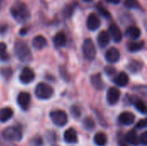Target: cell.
<instances>
[{"label": "cell", "mask_w": 147, "mask_h": 146, "mask_svg": "<svg viewBox=\"0 0 147 146\" xmlns=\"http://www.w3.org/2000/svg\"><path fill=\"white\" fill-rule=\"evenodd\" d=\"M10 13L13 18L18 22H25L30 18V12L28 6L21 2L16 1L10 8Z\"/></svg>", "instance_id": "6da1fadb"}, {"label": "cell", "mask_w": 147, "mask_h": 146, "mask_svg": "<svg viewBox=\"0 0 147 146\" xmlns=\"http://www.w3.org/2000/svg\"><path fill=\"white\" fill-rule=\"evenodd\" d=\"M16 56L22 62H29L32 60V52L28 44L23 40H16L14 45Z\"/></svg>", "instance_id": "7a4b0ae2"}, {"label": "cell", "mask_w": 147, "mask_h": 146, "mask_svg": "<svg viewBox=\"0 0 147 146\" xmlns=\"http://www.w3.org/2000/svg\"><path fill=\"white\" fill-rule=\"evenodd\" d=\"M53 95V89L49 84L40 83L35 88V96L40 100L50 99Z\"/></svg>", "instance_id": "3957f363"}, {"label": "cell", "mask_w": 147, "mask_h": 146, "mask_svg": "<svg viewBox=\"0 0 147 146\" xmlns=\"http://www.w3.org/2000/svg\"><path fill=\"white\" fill-rule=\"evenodd\" d=\"M2 136L7 141L17 142L22 139V133L19 128H17L16 126H9V127L5 128L2 132Z\"/></svg>", "instance_id": "277c9868"}, {"label": "cell", "mask_w": 147, "mask_h": 146, "mask_svg": "<svg viewBox=\"0 0 147 146\" xmlns=\"http://www.w3.org/2000/svg\"><path fill=\"white\" fill-rule=\"evenodd\" d=\"M82 50H83V54L84 57L89 60H94L96 55V46L93 43V41L90 39H86L84 40V43H83V46H82Z\"/></svg>", "instance_id": "5b68a950"}, {"label": "cell", "mask_w": 147, "mask_h": 146, "mask_svg": "<svg viewBox=\"0 0 147 146\" xmlns=\"http://www.w3.org/2000/svg\"><path fill=\"white\" fill-rule=\"evenodd\" d=\"M50 118L53 123L58 126H64L66 125L68 117L65 111L63 110H54L50 113Z\"/></svg>", "instance_id": "8992f818"}, {"label": "cell", "mask_w": 147, "mask_h": 146, "mask_svg": "<svg viewBox=\"0 0 147 146\" xmlns=\"http://www.w3.org/2000/svg\"><path fill=\"white\" fill-rule=\"evenodd\" d=\"M34 77H35V74H34V71L29 67L23 68L22 71H21V74L19 77L20 81L24 84H28V83L33 82Z\"/></svg>", "instance_id": "52a82bcc"}, {"label": "cell", "mask_w": 147, "mask_h": 146, "mask_svg": "<svg viewBox=\"0 0 147 146\" xmlns=\"http://www.w3.org/2000/svg\"><path fill=\"white\" fill-rule=\"evenodd\" d=\"M121 97V91L115 87H111L109 89L107 92V101L109 105H115Z\"/></svg>", "instance_id": "ba28073f"}, {"label": "cell", "mask_w": 147, "mask_h": 146, "mask_svg": "<svg viewBox=\"0 0 147 146\" xmlns=\"http://www.w3.org/2000/svg\"><path fill=\"white\" fill-rule=\"evenodd\" d=\"M86 24H87V28L90 30L95 31L98 29L99 27L101 26V20L96 13H90L87 18Z\"/></svg>", "instance_id": "9c48e42d"}, {"label": "cell", "mask_w": 147, "mask_h": 146, "mask_svg": "<svg viewBox=\"0 0 147 146\" xmlns=\"http://www.w3.org/2000/svg\"><path fill=\"white\" fill-rule=\"evenodd\" d=\"M109 34L110 35V38L113 39V40L116 43H119L122 40V33L119 26L115 23L110 24L109 28Z\"/></svg>", "instance_id": "30bf717a"}, {"label": "cell", "mask_w": 147, "mask_h": 146, "mask_svg": "<svg viewBox=\"0 0 147 146\" xmlns=\"http://www.w3.org/2000/svg\"><path fill=\"white\" fill-rule=\"evenodd\" d=\"M31 102V96L28 92H21L17 96V103L23 110H28Z\"/></svg>", "instance_id": "8fae6325"}, {"label": "cell", "mask_w": 147, "mask_h": 146, "mask_svg": "<svg viewBox=\"0 0 147 146\" xmlns=\"http://www.w3.org/2000/svg\"><path fill=\"white\" fill-rule=\"evenodd\" d=\"M135 115L131 112H123L118 117V121L123 126H131L134 123Z\"/></svg>", "instance_id": "7c38bea8"}, {"label": "cell", "mask_w": 147, "mask_h": 146, "mask_svg": "<svg viewBox=\"0 0 147 146\" xmlns=\"http://www.w3.org/2000/svg\"><path fill=\"white\" fill-rule=\"evenodd\" d=\"M120 58H121V53L116 47H110L109 49L107 50L105 53V59L110 64L116 63L117 61H119Z\"/></svg>", "instance_id": "4fadbf2b"}, {"label": "cell", "mask_w": 147, "mask_h": 146, "mask_svg": "<svg viewBox=\"0 0 147 146\" xmlns=\"http://www.w3.org/2000/svg\"><path fill=\"white\" fill-rule=\"evenodd\" d=\"M110 40H111V38H110V35L108 31L102 30L97 35V43L101 48L106 47L109 44Z\"/></svg>", "instance_id": "5bb4252c"}, {"label": "cell", "mask_w": 147, "mask_h": 146, "mask_svg": "<svg viewBox=\"0 0 147 146\" xmlns=\"http://www.w3.org/2000/svg\"><path fill=\"white\" fill-rule=\"evenodd\" d=\"M90 82L93 87L97 90H103L105 89V83L102 78L100 73L94 74L90 77Z\"/></svg>", "instance_id": "9a60e30c"}, {"label": "cell", "mask_w": 147, "mask_h": 146, "mask_svg": "<svg viewBox=\"0 0 147 146\" xmlns=\"http://www.w3.org/2000/svg\"><path fill=\"white\" fill-rule=\"evenodd\" d=\"M64 140L68 144H76L78 143V133L75 129L69 128L64 133Z\"/></svg>", "instance_id": "2e32d148"}, {"label": "cell", "mask_w": 147, "mask_h": 146, "mask_svg": "<svg viewBox=\"0 0 147 146\" xmlns=\"http://www.w3.org/2000/svg\"><path fill=\"white\" fill-rule=\"evenodd\" d=\"M129 100L130 102L134 105L135 108L141 114H146L147 108L144 101H142L141 99L138 98V97H135V96H132V97H129Z\"/></svg>", "instance_id": "e0dca14e"}, {"label": "cell", "mask_w": 147, "mask_h": 146, "mask_svg": "<svg viewBox=\"0 0 147 146\" xmlns=\"http://www.w3.org/2000/svg\"><path fill=\"white\" fill-rule=\"evenodd\" d=\"M126 35L131 40H137L141 35V30L137 26H130L126 30Z\"/></svg>", "instance_id": "ac0fdd59"}, {"label": "cell", "mask_w": 147, "mask_h": 146, "mask_svg": "<svg viewBox=\"0 0 147 146\" xmlns=\"http://www.w3.org/2000/svg\"><path fill=\"white\" fill-rule=\"evenodd\" d=\"M129 82V77L126 72H120L115 78H114V83L120 87H125L128 84Z\"/></svg>", "instance_id": "d6986e66"}, {"label": "cell", "mask_w": 147, "mask_h": 146, "mask_svg": "<svg viewBox=\"0 0 147 146\" xmlns=\"http://www.w3.org/2000/svg\"><path fill=\"white\" fill-rule=\"evenodd\" d=\"M124 140L126 143H128L134 146H137L139 145V136L134 130H130L126 135Z\"/></svg>", "instance_id": "ffe728a7"}, {"label": "cell", "mask_w": 147, "mask_h": 146, "mask_svg": "<svg viewBox=\"0 0 147 146\" xmlns=\"http://www.w3.org/2000/svg\"><path fill=\"white\" fill-rule=\"evenodd\" d=\"M32 45H33V46L35 49L41 50V49H43L47 45V39L44 36H42V35H37V36H35L33 39Z\"/></svg>", "instance_id": "44dd1931"}, {"label": "cell", "mask_w": 147, "mask_h": 146, "mask_svg": "<svg viewBox=\"0 0 147 146\" xmlns=\"http://www.w3.org/2000/svg\"><path fill=\"white\" fill-rule=\"evenodd\" d=\"M66 35L63 32L57 33L53 37V43L57 47H63L66 44Z\"/></svg>", "instance_id": "7402d4cb"}, {"label": "cell", "mask_w": 147, "mask_h": 146, "mask_svg": "<svg viewBox=\"0 0 147 146\" xmlns=\"http://www.w3.org/2000/svg\"><path fill=\"white\" fill-rule=\"evenodd\" d=\"M14 114L13 109L10 108H3L0 109V122H7Z\"/></svg>", "instance_id": "603a6c76"}, {"label": "cell", "mask_w": 147, "mask_h": 146, "mask_svg": "<svg viewBox=\"0 0 147 146\" xmlns=\"http://www.w3.org/2000/svg\"><path fill=\"white\" fill-rule=\"evenodd\" d=\"M127 49L131 52H135L142 50L145 46V41L140 40V41H130L127 45Z\"/></svg>", "instance_id": "cb8c5ba5"}, {"label": "cell", "mask_w": 147, "mask_h": 146, "mask_svg": "<svg viewBox=\"0 0 147 146\" xmlns=\"http://www.w3.org/2000/svg\"><path fill=\"white\" fill-rule=\"evenodd\" d=\"M128 70L132 73H137L140 71L143 68V63L139 60H131L127 66Z\"/></svg>", "instance_id": "d4e9b609"}, {"label": "cell", "mask_w": 147, "mask_h": 146, "mask_svg": "<svg viewBox=\"0 0 147 146\" xmlns=\"http://www.w3.org/2000/svg\"><path fill=\"white\" fill-rule=\"evenodd\" d=\"M94 142L97 146H105L108 143V139L105 133H98L94 137Z\"/></svg>", "instance_id": "484cf974"}, {"label": "cell", "mask_w": 147, "mask_h": 146, "mask_svg": "<svg viewBox=\"0 0 147 146\" xmlns=\"http://www.w3.org/2000/svg\"><path fill=\"white\" fill-rule=\"evenodd\" d=\"M83 125H84V127L88 131H92L96 127L95 120L91 117H86L83 121Z\"/></svg>", "instance_id": "4316f807"}, {"label": "cell", "mask_w": 147, "mask_h": 146, "mask_svg": "<svg viewBox=\"0 0 147 146\" xmlns=\"http://www.w3.org/2000/svg\"><path fill=\"white\" fill-rule=\"evenodd\" d=\"M124 5L128 9H143L141 4L138 0H125Z\"/></svg>", "instance_id": "83f0119b"}, {"label": "cell", "mask_w": 147, "mask_h": 146, "mask_svg": "<svg viewBox=\"0 0 147 146\" xmlns=\"http://www.w3.org/2000/svg\"><path fill=\"white\" fill-rule=\"evenodd\" d=\"M9 59V54L7 53V46L3 42H0V60L7 61Z\"/></svg>", "instance_id": "f1b7e54d"}, {"label": "cell", "mask_w": 147, "mask_h": 146, "mask_svg": "<svg viewBox=\"0 0 147 146\" xmlns=\"http://www.w3.org/2000/svg\"><path fill=\"white\" fill-rule=\"evenodd\" d=\"M96 9H97V11L103 16V17H105V18H109L110 16H111V14H110V12L100 3H96Z\"/></svg>", "instance_id": "f546056e"}, {"label": "cell", "mask_w": 147, "mask_h": 146, "mask_svg": "<svg viewBox=\"0 0 147 146\" xmlns=\"http://www.w3.org/2000/svg\"><path fill=\"white\" fill-rule=\"evenodd\" d=\"M0 74L6 80H9V79L11 78L13 71H12L11 68H9V67H3V68L0 69Z\"/></svg>", "instance_id": "4dcf8cb0"}, {"label": "cell", "mask_w": 147, "mask_h": 146, "mask_svg": "<svg viewBox=\"0 0 147 146\" xmlns=\"http://www.w3.org/2000/svg\"><path fill=\"white\" fill-rule=\"evenodd\" d=\"M75 4H69L64 9V15L65 17H71L75 9Z\"/></svg>", "instance_id": "1f68e13d"}, {"label": "cell", "mask_w": 147, "mask_h": 146, "mask_svg": "<svg viewBox=\"0 0 147 146\" xmlns=\"http://www.w3.org/2000/svg\"><path fill=\"white\" fill-rule=\"evenodd\" d=\"M71 115L73 116L74 119L79 118L81 116V110H80L79 107L78 106H76V105L72 106L71 108Z\"/></svg>", "instance_id": "d6a6232c"}, {"label": "cell", "mask_w": 147, "mask_h": 146, "mask_svg": "<svg viewBox=\"0 0 147 146\" xmlns=\"http://www.w3.org/2000/svg\"><path fill=\"white\" fill-rule=\"evenodd\" d=\"M139 144H141L143 146L147 145V133L144 132L140 137H139Z\"/></svg>", "instance_id": "836d02e7"}, {"label": "cell", "mask_w": 147, "mask_h": 146, "mask_svg": "<svg viewBox=\"0 0 147 146\" xmlns=\"http://www.w3.org/2000/svg\"><path fill=\"white\" fill-rule=\"evenodd\" d=\"M105 72L107 73V75L112 76L113 74L115 73V68H114L113 66H106L105 67Z\"/></svg>", "instance_id": "e575fe53"}, {"label": "cell", "mask_w": 147, "mask_h": 146, "mask_svg": "<svg viewBox=\"0 0 147 146\" xmlns=\"http://www.w3.org/2000/svg\"><path fill=\"white\" fill-rule=\"evenodd\" d=\"M136 127H137L138 129H143V128L146 127V120L145 119L140 120L137 123Z\"/></svg>", "instance_id": "d590c367"}, {"label": "cell", "mask_w": 147, "mask_h": 146, "mask_svg": "<svg viewBox=\"0 0 147 146\" xmlns=\"http://www.w3.org/2000/svg\"><path fill=\"white\" fill-rule=\"evenodd\" d=\"M33 145L34 146H40L42 145V139L40 137H36L33 139V142H32Z\"/></svg>", "instance_id": "8d00e7d4"}, {"label": "cell", "mask_w": 147, "mask_h": 146, "mask_svg": "<svg viewBox=\"0 0 147 146\" xmlns=\"http://www.w3.org/2000/svg\"><path fill=\"white\" fill-rule=\"evenodd\" d=\"M118 144H119V146H128L127 143H126V141L124 139H122V138H121V139H119Z\"/></svg>", "instance_id": "74e56055"}, {"label": "cell", "mask_w": 147, "mask_h": 146, "mask_svg": "<svg viewBox=\"0 0 147 146\" xmlns=\"http://www.w3.org/2000/svg\"><path fill=\"white\" fill-rule=\"evenodd\" d=\"M27 31H28V29H27L26 28H21V30H20V34H21V35H25V34H27Z\"/></svg>", "instance_id": "f35d334b"}, {"label": "cell", "mask_w": 147, "mask_h": 146, "mask_svg": "<svg viewBox=\"0 0 147 146\" xmlns=\"http://www.w3.org/2000/svg\"><path fill=\"white\" fill-rule=\"evenodd\" d=\"M108 3H114V4H118L121 0H106Z\"/></svg>", "instance_id": "ab89813d"}, {"label": "cell", "mask_w": 147, "mask_h": 146, "mask_svg": "<svg viewBox=\"0 0 147 146\" xmlns=\"http://www.w3.org/2000/svg\"><path fill=\"white\" fill-rule=\"evenodd\" d=\"M4 2H5V0H0V10L2 9V8L4 4Z\"/></svg>", "instance_id": "60d3db41"}, {"label": "cell", "mask_w": 147, "mask_h": 146, "mask_svg": "<svg viewBox=\"0 0 147 146\" xmlns=\"http://www.w3.org/2000/svg\"><path fill=\"white\" fill-rule=\"evenodd\" d=\"M84 2H86V3H91L93 0H84Z\"/></svg>", "instance_id": "b9f144b4"}]
</instances>
